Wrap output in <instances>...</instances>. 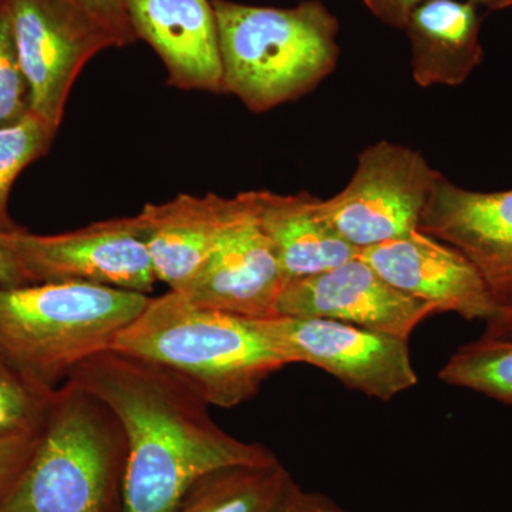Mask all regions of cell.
Here are the masks:
<instances>
[{"mask_svg": "<svg viewBox=\"0 0 512 512\" xmlns=\"http://www.w3.org/2000/svg\"><path fill=\"white\" fill-rule=\"evenodd\" d=\"M32 113L59 130L74 82L84 66L119 43L66 0H3Z\"/></svg>", "mask_w": 512, "mask_h": 512, "instance_id": "obj_9", "label": "cell"}, {"mask_svg": "<svg viewBox=\"0 0 512 512\" xmlns=\"http://www.w3.org/2000/svg\"><path fill=\"white\" fill-rule=\"evenodd\" d=\"M427 0H363L367 9L384 25L404 30L414 10Z\"/></svg>", "mask_w": 512, "mask_h": 512, "instance_id": "obj_26", "label": "cell"}, {"mask_svg": "<svg viewBox=\"0 0 512 512\" xmlns=\"http://www.w3.org/2000/svg\"><path fill=\"white\" fill-rule=\"evenodd\" d=\"M137 39L163 60L168 84L224 92L217 18L211 0H124Z\"/></svg>", "mask_w": 512, "mask_h": 512, "instance_id": "obj_15", "label": "cell"}, {"mask_svg": "<svg viewBox=\"0 0 512 512\" xmlns=\"http://www.w3.org/2000/svg\"><path fill=\"white\" fill-rule=\"evenodd\" d=\"M467 2L473 3V5L484 6V8L490 10H503L511 8L512 0H467Z\"/></svg>", "mask_w": 512, "mask_h": 512, "instance_id": "obj_29", "label": "cell"}, {"mask_svg": "<svg viewBox=\"0 0 512 512\" xmlns=\"http://www.w3.org/2000/svg\"><path fill=\"white\" fill-rule=\"evenodd\" d=\"M57 131L30 111L23 119L0 126V232L20 228L10 217L9 198L13 184L26 167L45 156Z\"/></svg>", "mask_w": 512, "mask_h": 512, "instance_id": "obj_20", "label": "cell"}, {"mask_svg": "<svg viewBox=\"0 0 512 512\" xmlns=\"http://www.w3.org/2000/svg\"><path fill=\"white\" fill-rule=\"evenodd\" d=\"M67 380L100 397L126 431L123 512H174L192 485L212 471L279 461L264 444L221 429L200 394L144 360L106 350Z\"/></svg>", "mask_w": 512, "mask_h": 512, "instance_id": "obj_1", "label": "cell"}, {"mask_svg": "<svg viewBox=\"0 0 512 512\" xmlns=\"http://www.w3.org/2000/svg\"><path fill=\"white\" fill-rule=\"evenodd\" d=\"M441 382L473 390L510 406L512 403V338L481 336L460 346L439 372Z\"/></svg>", "mask_w": 512, "mask_h": 512, "instance_id": "obj_19", "label": "cell"}, {"mask_svg": "<svg viewBox=\"0 0 512 512\" xmlns=\"http://www.w3.org/2000/svg\"><path fill=\"white\" fill-rule=\"evenodd\" d=\"M419 231L466 256L498 309L512 306V190H466L440 174Z\"/></svg>", "mask_w": 512, "mask_h": 512, "instance_id": "obj_11", "label": "cell"}, {"mask_svg": "<svg viewBox=\"0 0 512 512\" xmlns=\"http://www.w3.org/2000/svg\"><path fill=\"white\" fill-rule=\"evenodd\" d=\"M483 336L497 339L512 338V306L498 309L493 318L485 322Z\"/></svg>", "mask_w": 512, "mask_h": 512, "instance_id": "obj_28", "label": "cell"}, {"mask_svg": "<svg viewBox=\"0 0 512 512\" xmlns=\"http://www.w3.org/2000/svg\"><path fill=\"white\" fill-rule=\"evenodd\" d=\"M30 111L29 84L16 52L8 9L0 0V126L15 123Z\"/></svg>", "mask_w": 512, "mask_h": 512, "instance_id": "obj_22", "label": "cell"}, {"mask_svg": "<svg viewBox=\"0 0 512 512\" xmlns=\"http://www.w3.org/2000/svg\"><path fill=\"white\" fill-rule=\"evenodd\" d=\"M289 478L281 461L220 468L192 485L174 512H271Z\"/></svg>", "mask_w": 512, "mask_h": 512, "instance_id": "obj_18", "label": "cell"}, {"mask_svg": "<svg viewBox=\"0 0 512 512\" xmlns=\"http://www.w3.org/2000/svg\"><path fill=\"white\" fill-rule=\"evenodd\" d=\"M111 350L167 370L222 409L254 399L288 366L251 319L202 308L174 291L148 299Z\"/></svg>", "mask_w": 512, "mask_h": 512, "instance_id": "obj_2", "label": "cell"}, {"mask_svg": "<svg viewBox=\"0 0 512 512\" xmlns=\"http://www.w3.org/2000/svg\"><path fill=\"white\" fill-rule=\"evenodd\" d=\"M254 215L251 192L232 198L180 194L136 215L157 281L177 291L239 222Z\"/></svg>", "mask_w": 512, "mask_h": 512, "instance_id": "obj_14", "label": "cell"}, {"mask_svg": "<svg viewBox=\"0 0 512 512\" xmlns=\"http://www.w3.org/2000/svg\"><path fill=\"white\" fill-rule=\"evenodd\" d=\"M40 433L19 434L0 439V501L9 493L10 488L28 466Z\"/></svg>", "mask_w": 512, "mask_h": 512, "instance_id": "obj_24", "label": "cell"}, {"mask_svg": "<svg viewBox=\"0 0 512 512\" xmlns=\"http://www.w3.org/2000/svg\"><path fill=\"white\" fill-rule=\"evenodd\" d=\"M271 512H348L333 503L325 495L303 490L293 478H289Z\"/></svg>", "mask_w": 512, "mask_h": 512, "instance_id": "obj_25", "label": "cell"}, {"mask_svg": "<svg viewBox=\"0 0 512 512\" xmlns=\"http://www.w3.org/2000/svg\"><path fill=\"white\" fill-rule=\"evenodd\" d=\"M113 35L119 47L136 42L124 0H66Z\"/></svg>", "mask_w": 512, "mask_h": 512, "instance_id": "obj_23", "label": "cell"}, {"mask_svg": "<svg viewBox=\"0 0 512 512\" xmlns=\"http://www.w3.org/2000/svg\"><path fill=\"white\" fill-rule=\"evenodd\" d=\"M30 284L28 276L22 271L15 255L0 237V285Z\"/></svg>", "mask_w": 512, "mask_h": 512, "instance_id": "obj_27", "label": "cell"}, {"mask_svg": "<svg viewBox=\"0 0 512 512\" xmlns=\"http://www.w3.org/2000/svg\"><path fill=\"white\" fill-rule=\"evenodd\" d=\"M127 436L117 414L74 380L55 402L0 512H123Z\"/></svg>", "mask_w": 512, "mask_h": 512, "instance_id": "obj_3", "label": "cell"}, {"mask_svg": "<svg viewBox=\"0 0 512 512\" xmlns=\"http://www.w3.org/2000/svg\"><path fill=\"white\" fill-rule=\"evenodd\" d=\"M510 407H512V403L510 404Z\"/></svg>", "mask_w": 512, "mask_h": 512, "instance_id": "obj_30", "label": "cell"}, {"mask_svg": "<svg viewBox=\"0 0 512 512\" xmlns=\"http://www.w3.org/2000/svg\"><path fill=\"white\" fill-rule=\"evenodd\" d=\"M249 192L256 224L274 249L286 285L359 256V249L340 237L326 221L319 210L320 198L311 192Z\"/></svg>", "mask_w": 512, "mask_h": 512, "instance_id": "obj_16", "label": "cell"}, {"mask_svg": "<svg viewBox=\"0 0 512 512\" xmlns=\"http://www.w3.org/2000/svg\"><path fill=\"white\" fill-rule=\"evenodd\" d=\"M436 313L429 303L384 281L360 256L289 282L278 303V316L338 320L403 340Z\"/></svg>", "mask_w": 512, "mask_h": 512, "instance_id": "obj_10", "label": "cell"}, {"mask_svg": "<svg viewBox=\"0 0 512 512\" xmlns=\"http://www.w3.org/2000/svg\"><path fill=\"white\" fill-rule=\"evenodd\" d=\"M404 32L420 87L460 86L483 63L481 18L467 0H427L414 10Z\"/></svg>", "mask_w": 512, "mask_h": 512, "instance_id": "obj_17", "label": "cell"}, {"mask_svg": "<svg viewBox=\"0 0 512 512\" xmlns=\"http://www.w3.org/2000/svg\"><path fill=\"white\" fill-rule=\"evenodd\" d=\"M286 286L274 249L255 220L229 229L211 255L177 289L184 298L244 319L278 316V303Z\"/></svg>", "mask_w": 512, "mask_h": 512, "instance_id": "obj_13", "label": "cell"}, {"mask_svg": "<svg viewBox=\"0 0 512 512\" xmlns=\"http://www.w3.org/2000/svg\"><path fill=\"white\" fill-rule=\"evenodd\" d=\"M30 284L79 282L148 295L157 282L136 215L56 235L2 234Z\"/></svg>", "mask_w": 512, "mask_h": 512, "instance_id": "obj_8", "label": "cell"}, {"mask_svg": "<svg viewBox=\"0 0 512 512\" xmlns=\"http://www.w3.org/2000/svg\"><path fill=\"white\" fill-rule=\"evenodd\" d=\"M359 256L384 281L429 303L437 313H456L470 322H487L498 311L483 278L466 256L419 229L362 249Z\"/></svg>", "mask_w": 512, "mask_h": 512, "instance_id": "obj_12", "label": "cell"}, {"mask_svg": "<svg viewBox=\"0 0 512 512\" xmlns=\"http://www.w3.org/2000/svg\"><path fill=\"white\" fill-rule=\"evenodd\" d=\"M150 296L79 282L0 285V356L46 386L110 350Z\"/></svg>", "mask_w": 512, "mask_h": 512, "instance_id": "obj_5", "label": "cell"}, {"mask_svg": "<svg viewBox=\"0 0 512 512\" xmlns=\"http://www.w3.org/2000/svg\"><path fill=\"white\" fill-rule=\"evenodd\" d=\"M288 365L325 370L350 390L380 402L417 384L409 340L338 322L275 316L251 319Z\"/></svg>", "mask_w": 512, "mask_h": 512, "instance_id": "obj_7", "label": "cell"}, {"mask_svg": "<svg viewBox=\"0 0 512 512\" xmlns=\"http://www.w3.org/2000/svg\"><path fill=\"white\" fill-rule=\"evenodd\" d=\"M217 18L224 93L254 113L301 99L338 64L339 22L325 3L292 8L211 0Z\"/></svg>", "mask_w": 512, "mask_h": 512, "instance_id": "obj_4", "label": "cell"}, {"mask_svg": "<svg viewBox=\"0 0 512 512\" xmlns=\"http://www.w3.org/2000/svg\"><path fill=\"white\" fill-rule=\"evenodd\" d=\"M56 389L0 356V439L40 433L55 402Z\"/></svg>", "mask_w": 512, "mask_h": 512, "instance_id": "obj_21", "label": "cell"}, {"mask_svg": "<svg viewBox=\"0 0 512 512\" xmlns=\"http://www.w3.org/2000/svg\"><path fill=\"white\" fill-rule=\"evenodd\" d=\"M440 174L420 151L377 141L360 153L349 184L320 200L319 210L340 237L362 251L417 231Z\"/></svg>", "mask_w": 512, "mask_h": 512, "instance_id": "obj_6", "label": "cell"}]
</instances>
